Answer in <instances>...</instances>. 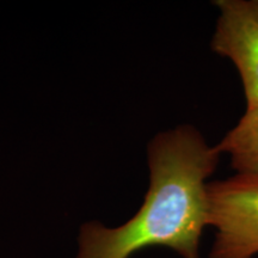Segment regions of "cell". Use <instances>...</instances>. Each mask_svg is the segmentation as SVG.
I'll use <instances>...</instances> for the list:
<instances>
[{
  "label": "cell",
  "mask_w": 258,
  "mask_h": 258,
  "mask_svg": "<svg viewBox=\"0 0 258 258\" xmlns=\"http://www.w3.org/2000/svg\"><path fill=\"white\" fill-rule=\"evenodd\" d=\"M150 185L133 218L109 228L92 221L80 227L77 258H129L147 247L200 258L208 226L207 179L221 153L190 124L161 132L148 145Z\"/></svg>",
  "instance_id": "obj_1"
},
{
  "label": "cell",
  "mask_w": 258,
  "mask_h": 258,
  "mask_svg": "<svg viewBox=\"0 0 258 258\" xmlns=\"http://www.w3.org/2000/svg\"><path fill=\"white\" fill-rule=\"evenodd\" d=\"M208 226L215 231L211 258L258 254V178L235 175L207 186Z\"/></svg>",
  "instance_id": "obj_2"
},
{
  "label": "cell",
  "mask_w": 258,
  "mask_h": 258,
  "mask_svg": "<svg viewBox=\"0 0 258 258\" xmlns=\"http://www.w3.org/2000/svg\"><path fill=\"white\" fill-rule=\"evenodd\" d=\"M211 48L239 73L246 106L258 105V0H217Z\"/></svg>",
  "instance_id": "obj_3"
},
{
  "label": "cell",
  "mask_w": 258,
  "mask_h": 258,
  "mask_svg": "<svg viewBox=\"0 0 258 258\" xmlns=\"http://www.w3.org/2000/svg\"><path fill=\"white\" fill-rule=\"evenodd\" d=\"M215 147L230 156L238 175L258 178V105L246 106L238 123Z\"/></svg>",
  "instance_id": "obj_4"
}]
</instances>
